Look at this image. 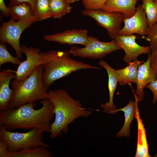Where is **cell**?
Masks as SVG:
<instances>
[{
  "mask_svg": "<svg viewBox=\"0 0 157 157\" xmlns=\"http://www.w3.org/2000/svg\"><path fill=\"white\" fill-rule=\"evenodd\" d=\"M85 16L93 19L100 26L105 28L109 36L114 39L121 29L122 23L125 18L120 13H108L102 10L85 9L81 12Z\"/></svg>",
  "mask_w": 157,
  "mask_h": 157,
  "instance_id": "cell-8",
  "label": "cell"
},
{
  "mask_svg": "<svg viewBox=\"0 0 157 157\" xmlns=\"http://www.w3.org/2000/svg\"><path fill=\"white\" fill-rule=\"evenodd\" d=\"M144 62L136 58L125 67L115 70L116 75L120 85L127 84L131 85L132 83H136L138 67Z\"/></svg>",
  "mask_w": 157,
  "mask_h": 157,
  "instance_id": "cell-18",
  "label": "cell"
},
{
  "mask_svg": "<svg viewBox=\"0 0 157 157\" xmlns=\"http://www.w3.org/2000/svg\"><path fill=\"white\" fill-rule=\"evenodd\" d=\"M147 60L144 62L138 67V71L137 88L134 94L139 101L143 99V89L145 86L151 82L157 80V76L151 66L149 53Z\"/></svg>",
  "mask_w": 157,
  "mask_h": 157,
  "instance_id": "cell-13",
  "label": "cell"
},
{
  "mask_svg": "<svg viewBox=\"0 0 157 157\" xmlns=\"http://www.w3.org/2000/svg\"><path fill=\"white\" fill-rule=\"evenodd\" d=\"M34 16L37 21H40L51 17L49 0H36Z\"/></svg>",
  "mask_w": 157,
  "mask_h": 157,
  "instance_id": "cell-23",
  "label": "cell"
},
{
  "mask_svg": "<svg viewBox=\"0 0 157 157\" xmlns=\"http://www.w3.org/2000/svg\"><path fill=\"white\" fill-rule=\"evenodd\" d=\"M136 36L118 35L115 38L117 45L123 49L125 53L123 60L129 65L132 60L142 54L150 53L149 46L144 47L138 44L135 41Z\"/></svg>",
  "mask_w": 157,
  "mask_h": 157,
  "instance_id": "cell-11",
  "label": "cell"
},
{
  "mask_svg": "<svg viewBox=\"0 0 157 157\" xmlns=\"http://www.w3.org/2000/svg\"><path fill=\"white\" fill-rule=\"evenodd\" d=\"M10 3L18 4L21 3H28L30 4L34 10L36 0H10Z\"/></svg>",
  "mask_w": 157,
  "mask_h": 157,
  "instance_id": "cell-32",
  "label": "cell"
},
{
  "mask_svg": "<svg viewBox=\"0 0 157 157\" xmlns=\"http://www.w3.org/2000/svg\"><path fill=\"white\" fill-rule=\"evenodd\" d=\"M22 62L17 56H12L7 49L6 43L0 42V66L3 64L10 63L19 65Z\"/></svg>",
  "mask_w": 157,
  "mask_h": 157,
  "instance_id": "cell-25",
  "label": "cell"
},
{
  "mask_svg": "<svg viewBox=\"0 0 157 157\" xmlns=\"http://www.w3.org/2000/svg\"><path fill=\"white\" fill-rule=\"evenodd\" d=\"M66 1L67 3L69 4L74 3L76 2H77L79 1L80 0H64Z\"/></svg>",
  "mask_w": 157,
  "mask_h": 157,
  "instance_id": "cell-33",
  "label": "cell"
},
{
  "mask_svg": "<svg viewBox=\"0 0 157 157\" xmlns=\"http://www.w3.org/2000/svg\"><path fill=\"white\" fill-rule=\"evenodd\" d=\"M145 88L149 89L152 92L153 98L152 102L153 104H155L157 101V80L147 84Z\"/></svg>",
  "mask_w": 157,
  "mask_h": 157,
  "instance_id": "cell-28",
  "label": "cell"
},
{
  "mask_svg": "<svg viewBox=\"0 0 157 157\" xmlns=\"http://www.w3.org/2000/svg\"><path fill=\"white\" fill-rule=\"evenodd\" d=\"M85 9L102 10L108 0H81Z\"/></svg>",
  "mask_w": 157,
  "mask_h": 157,
  "instance_id": "cell-27",
  "label": "cell"
},
{
  "mask_svg": "<svg viewBox=\"0 0 157 157\" xmlns=\"http://www.w3.org/2000/svg\"></svg>",
  "mask_w": 157,
  "mask_h": 157,
  "instance_id": "cell-35",
  "label": "cell"
},
{
  "mask_svg": "<svg viewBox=\"0 0 157 157\" xmlns=\"http://www.w3.org/2000/svg\"><path fill=\"white\" fill-rule=\"evenodd\" d=\"M21 46L22 51L25 54L26 59L19 65L15 71V76L11 82L14 84L20 82L28 77L38 66L43 63L40 49L25 45Z\"/></svg>",
  "mask_w": 157,
  "mask_h": 157,
  "instance_id": "cell-9",
  "label": "cell"
},
{
  "mask_svg": "<svg viewBox=\"0 0 157 157\" xmlns=\"http://www.w3.org/2000/svg\"><path fill=\"white\" fill-rule=\"evenodd\" d=\"M141 5L146 14L149 28L157 22V4L154 0H142Z\"/></svg>",
  "mask_w": 157,
  "mask_h": 157,
  "instance_id": "cell-24",
  "label": "cell"
},
{
  "mask_svg": "<svg viewBox=\"0 0 157 157\" xmlns=\"http://www.w3.org/2000/svg\"><path fill=\"white\" fill-rule=\"evenodd\" d=\"M99 65L104 68L107 71L108 76V87L109 99L108 102L101 105L104 112H108L116 109V106L113 103V97L116 89L118 81L116 75L115 69L111 67L105 61L101 60L98 63Z\"/></svg>",
  "mask_w": 157,
  "mask_h": 157,
  "instance_id": "cell-17",
  "label": "cell"
},
{
  "mask_svg": "<svg viewBox=\"0 0 157 157\" xmlns=\"http://www.w3.org/2000/svg\"><path fill=\"white\" fill-rule=\"evenodd\" d=\"M149 43L151 51L157 50V22L149 28L147 36L146 38Z\"/></svg>",
  "mask_w": 157,
  "mask_h": 157,
  "instance_id": "cell-26",
  "label": "cell"
},
{
  "mask_svg": "<svg viewBox=\"0 0 157 157\" xmlns=\"http://www.w3.org/2000/svg\"><path fill=\"white\" fill-rule=\"evenodd\" d=\"M40 53L43 62L42 81L47 90L55 81L73 72L82 69L101 68L71 58L70 50H50Z\"/></svg>",
  "mask_w": 157,
  "mask_h": 157,
  "instance_id": "cell-3",
  "label": "cell"
},
{
  "mask_svg": "<svg viewBox=\"0 0 157 157\" xmlns=\"http://www.w3.org/2000/svg\"><path fill=\"white\" fill-rule=\"evenodd\" d=\"M36 22V19L34 17L19 21L10 19L7 22H3L0 28V42L10 45L15 50L17 56L22 58V53L20 44L21 35L24 31Z\"/></svg>",
  "mask_w": 157,
  "mask_h": 157,
  "instance_id": "cell-6",
  "label": "cell"
},
{
  "mask_svg": "<svg viewBox=\"0 0 157 157\" xmlns=\"http://www.w3.org/2000/svg\"><path fill=\"white\" fill-rule=\"evenodd\" d=\"M151 66L157 76V50L149 53Z\"/></svg>",
  "mask_w": 157,
  "mask_h": 157,
  "instance_id": "cell-29",
  "label": "cell"
},
{
  "mask_svg": "<svg viewBox=\"0 0 157 157\" xmlns=\"http://www.w3.org/2000/svg\"><path fill=\"white\" fill-rule=\"evenodd\" d=\"M42 107L35 109V102L28 103L16 108H9L0 112V125L10 131L17 129L36 128L50 132L51 121L54 116L53 105L49 99L40 101Z\"/></svg>",
  "mask_w": 157,
  "mask_h": 157,
  "instance_id": "cell-1",
  "label": "cell"
},
{
  "mask_svg": "<svg viewBox=\"0 0 157 157\" xmlns=\"http://www.w3.org/2000/svg\"><path fill=\"white\" fill-rule=\"evenodd\" d=\"M89 36L85 29L66 30L61 33L48 35L44 37L48 41H53L61 44L70 45L78 44L86 45L89 42Z\"/></svg>",
  "mask_w": 157,
  "mask_h": 157,
  "instance_id": "cell-12",
  "label": "cell"
},
{
  "mask_svg": "<svg viewBox=\"0 0 157 157\" xmlns=\"http://www.w3.org/2000/svg\"><path fill=\"white\" fill-rule=\"evenodd\" d=\"M0 10L3 16L10 15L9 8L6 6L4 0H0Z\"/></svg>",
  "mask_w": 157,
  "mask_h": 157,
  "instance_id": "cell-31",
  "label": "cell"
},
{
  "mask_svg": "<svg viewBox=\"0 0 157 157\" xmlns=\"http://www.w3.org/2000/svg\"><path fill=\"white\" fill-rule=\"evenodd\" d=\"M49 10L51 17L60 19L69 13L72 8L64 0H49Z\"/></svg>",
  "mask_w": 157,
  "mask_h": 157,
  "instance_id": "cell-22",
  "label": "cell"
},
{
  "mask_svg": "<svg viewBox=\"0 0 157 157\" xmlns=\"http://www.w3.org/2000/svg\"><path fill=\"white\" fill-rule=\"evenodd\" d=\"M9 152L6 142L0 139V157H8Z\"/></svg>",
  "mask_w": 157,
  "mask_h": 157,
  "instance_id": "cell-30",
  "label": "cell"
},
{
  "mask_svg": "<svg viewBox=\"0 0 157 157\" xmlns=\"http://www.w3.org/2000/svg\"><path fill=\"white\" fill-rule=\"evenodd\" d=\"M47 98L53 105V112L55 115L51 123L50 137L54 139L67 134L69 125L79 117H88L91 111L84 108L78 100L74 99L65 90L59 89L48 91Z\"/></svg>",
  "mask_w": 157,
  "mask_h": 157,
  "instance_id": "cell-2",
  "label": "cell"
},
{
  "mask_svg": "<svg viewBox=\"0 0 157 157\" xmlns=\"http://www.w3.org/2000/svg\"><path fill=\"white\" fill-rule=\"evenodd\" d=\"M121 49L114 39L109 42H103L99 41L96 37L90 36L89 42L86 45L83 47L73 46L70 51L74 57L97 59Z\"/></svg>",
  "mask_w": 157,
  "mask_h": 157,
  "instance_id": "cell-7",
  "label": "cell"
},
{
  "mask_svg": "<svg viewBox=\"0 0 157 157\" xmlns=\"http://www.w3.org/2000/svg\"><path fill=\"white\" fill-rule=\"evenodd\" d=\"M134 97L135 103V118L137 120L138 127L137 146L135 157H151L149 153V147L147 141L146 130L142 120L140 117L138 104L139 101L135 95Z\"/></svg>",
  "mask_w": 157,
  "mask_h": 157,
  "instance_id": "cell-16",
  "label": "cell"
},
{
  "mask_svg": "<svg viewBox=\"0 0 157 157\" xmlns=\"http://www.w3.org/2000/svg\"><path fill=\"white\" fill-rule=\"evenodd\" d=\"M124 27L119 31L118 35H129L137 33L142 35H147L149 27L146 14L142 5L136 8L135 14L123 20Z\"/></svg>",
  "mask_w": 157,
  "mask_h": 157,
  "instance_id": "cell-10",
  "label": "cell"
},
{
  "mask_svg": "<svg viewBox=\"0 0 157 157\" xmlns=\"http://www.w3.org/2000/svg\"><path fill=\"white\" fill-rule=\"evenodd\" d=\"M51 151L47 148L39 146L9 152L8 157H51Z\"/></svg>",
  "mask_w": 157,
  "mask_h": 157,
  "instance_id": "cell-21",
  "label": "cell"
},
{
  "mask_svg": "<svg viewBox=\"0 0 157 157\" xmlns=\"http://www.w3.org/2000/svg\"><path fill=\"white\" fill-rule=\"evenodd\" d=\"M135 101L130 100L128 104L124 107L116 109L108 113L112 114H115L117 112L121 111L124 112L125 120L123 126L121 130L116 134L117 137H126L129 138L130 137V126L131 122L135 118Z\"/></svg>",
  "mask_w": 157,
  "mask_h": 157,
  "instance_id": "cell-19",
  "label": "cell"
},
{
  "mask_svg": "<svg viewBox=\"0 0 157 157\" xmlns=\"http://www.w3.org/2000/svg\"><path fill=\"white\" fill-rule=\"evenodd\" d=\"M43 70L42 65H40L25 79L12 84L13 95L9 108L47 98L48 91L42 81Z\"/></svg>",
  "mask_w": 157,
  "mask_h": 157,
  "instance_id": "cell-4",
  "label": "cell"
},
{
  "mask_svg": "<svg viewBox=\"0 0 157 157\" xmlns=\"http://www.w3.org/2000/svg\"><path fill=\"white\" fill-rule=\"evenodd\" d=\"M15 76V71L9 69H3L0 71V111L9 108L13 95V90L10 88L9 84Z\"/></svg>",
  "mask_w": 157,
  "mask_h": 157,
  "instance_id": "cell-14",
  "label": "cell"
},
{
  "mask_svg": "<svg viewBox=\"0 0 157 157\" xmlns=\"http://www.w3.org/2000/svg\"><path fill=\"white\" fill-rule=\"evenodd\" d=\"M154 1L155 3L157 4V0H154Z\"/></svg>",
  "mask_w": 157,
  "mask_h": 157,
  "instance_id": "cell-34",
  "label": "cell"
},
{
  "mask_svg": "<svg viewBox=\"0 0 157 157\" xmlns=\"http://www.w3.org/2000/svg\"><path fill=\"white\" fill-rule=\"evenodd\" d=\"M43 133L36 128L24 133L11 132L0 125V139L6 142L9 152L39 146L48 148L49 145L44 141Z\"/></svg>",
  "mask_w": 157,
  "mask_h": 157,
  "instance_id": "cell-5",
  "label": "cell"
},
{
  "mask_svg": "<svg viewBox=\"0 0 157 157\" xmlns=\"http://www.w3.org/2000/svg\"><path fill=\"white\" fill-rule=\"evenodd\" d=\"M8 7L11 19L14 20L19 21L34 17V10L29 3H10Z\"/></svg>",
  "mask_w": 157,
  "mask_h": 157,
  "instance_id": "cell-20",
  "label": "cell"
},
{
  "mask_svg": "<svg viewBox=\"0 0 157 157\" xmlns=\"http://www.w3.org/2000/svg\"><path fill=\"white\" fill-rule=\"evenodd\" d=\"M139 0H108L103 10L108 13H120L125 18H129L135 13L136 4Z\"/></svg>",
  "mask_w": 157,
  "mask_h": 157,
  "instance_id": "cell-15",
  "label": "cell"
}]
</instances>
